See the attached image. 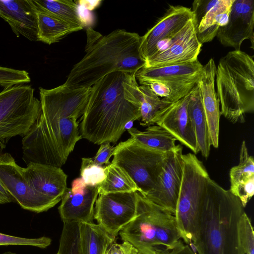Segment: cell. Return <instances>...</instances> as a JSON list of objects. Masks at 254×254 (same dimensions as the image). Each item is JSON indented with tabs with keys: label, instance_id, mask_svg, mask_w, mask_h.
<instances>
[{
	"label": "cell",
	"instance_id": "cell-1",
	"mask_svg": "<svg viewBox=\"0 0 254 254\" xmlns=\"http://www.w3.org/2000/svg\"><path fill=\"white\" fill-rule=\"evenodd\" d=\"M135 74L112 72L91 87L80 126L82 138L98 145L116 143L128 123L141 119Z\"/></svg>",
	"mask_w": 254,
	"mask_h": 254
},
{
	"label": "cell",
	"instance_id": "cell-2",
	"mask_svg": "<svg viewBox=\"0 0 254 254\" xmlns=\"http://www.w3.org/2000/svg\"><path fill=\"white\" fill-rule=\"evenodd\" d=\"M141 42L137 33L123 29L101 35L86 46V54L73 65L63 84L71 89L89 88L112 72L136 74L146 63Z\"/></svg>",
	"mask_w": 254,
	"mask_h": 254
},
{
	"label": "cell",
	"instance_id": "cell-3",
	"mask_svg": "<svg viewBox=\"0 0 254 254\" xmlns=\"http://www.w3.org/2000/svg\"><path fill=\"white\" fill-rule=\"evenodd\" d=\"M239 200L210 178L202 201L193 246L198 254H245L238 235L245 212Z\"/></svg>",
	"mask_w": 254,
	"mask_h": 254
},
{
	"label": "cell",
	"instance_id": "cell-4",
	"mask_svg": "<svg viewBox=\"0 0 254 254\" xmlns=\"http://www.w3.org/2000/svg\"><path fill=\"white\" fill-rule=\"evenodd\" d=\"M220 114L234 124L254 112V61L245 52H228L219 61L215 75Z\"/></svg>",
	"mask_w": 254,
	"mask_h": 254
},
{
	"label": "cell",
	"instance_id": "cell-5",
	"mask_svg": "<svg viewBox=\"0 0 254 254\" xmlns=\"http://www.w3.org/2000/svg\"><path fill=\"white\" fill-rule=\"evenodd\" d=\"M119 233L138 254H167L182 242L175 215L139 192L136 216Z\"/></svg>",
	"mask_w": 254,
	"mask_h": 254
},
{
	"label": "cell",
	"instance_id": "cell-6",
	"mask_svg": "<svg viewBox=\"0 0 254 254\" xmlns=\"http://www.w3.org/2000/svg\"><path fill=\"white\" fill-rule=\"evenodd\" d=\"M75 118L47 119L38 116L22 138V159L26 164L38 163L61 168L76 142L79 134Z\"/></svg>",
	"mask_w": 254,
	"mask_h": 254
},
{
	"label": "cell",
	"instance_id": "cell-7",
	"mask_svg": "<svg viewBox=\"0 0 254 254\" xmlns=\"http://www.w3.org/2000/svg\"><path fill=\"white\" fill-rule=\"evenodd\" d=\"M183 173L175 217L181 239L190 245L195 239L201 205L210 177L194 154H183Z\"/></svg>",
	"mask_w": 254,
	"mask_h": 254
},
{
	"label": "cell",
	"instance_id": "cell-8",
	"mask_svg": "<svg viewBox=\"0 0 254 254\" xmlns=\"http://www.w3.org/2000/svg\"><path fill=\"white\" fill-rule=\"evenodd\" d=\"M28 85H17L0 92V155L9 139L25 136L41 112L40 100Z\"/></svg>",
	"mask_w": 254,
	"mask_h": 254
},
{
	"label": "cell",
	"instance_id": "cell-9",
	"mask_svg": "<svg viewBox=\"0 0 254 254\" xmlns=\"http://www.w3.org/2000/svg\"><path fill=\"white\" fill-rule=\"evenodd\" d=\"M167 153L144 147L130 137L115 147L112 163L124 170L145 196L154 187Z\"/></svg>",
	"mask_w": 254,
	"mask_h": 254
},
{
	"label": "cell",
	"instance_id": "cell-10",
	"mask_svg": "<svg viewBox=\"0 0 254 254\" xmlns=\"http://www.w3.org/2000/svg\"><path fill=\"white\" fill-rule=\"evenodd\" d=\"M203 65L197 60L194 62L159 67H143L135 76L141 85L153 82L165 84L170 90L173 102L189 94L197 83Z\"/></svg>",
	"mask_w": 254,
	"mask_h": 254
},
{
	"label": "cell",
	"instance_id": "cell-11",
	"mask_svg": "<svg viewBox=\"0 0 254 254\" xmlns=\"http://www.w3.org/2000/svg\"><path fill=\"white\" fill-rule=\"evenodd\" d=\"M138 191L99 194L94 207V219L111 236L119 232L135 217Z\"/></svg>",
	"mask_w": 254,
	"mask_h": 254
},
{
	"label": "cell",
	"instance_id": "cell-12",
	"mask_svg": "<svg viewBox=\"0 0 254 254\" xmlns=\"http://www.w3.org/2000/svg\"><path fill=\"white\" fill-rule=\"evenodd\" d=\"M91 87L69 89L64 84L52 89L39 88L41 112L47 119H78L87 104Z\"/></svg>",
	"mask_w": 254,
	"mask_h": 254
},
{
	"label": "cell",
	"instance_id": "cell-13",
	"mask_svg": "<svg viewBox=\"0 0 254 254\" xmlns=\"http://www.w3.org/2000/svg\"><path fill=\"white\" fill-rule=\"evenodd\" d=\"M21 168L9 153L0 155V180L14 202L22 208L36 213L46 211L54 207L30 186L22 174Z\"/></svg>",
	"mask_w": 254,
	"mask_h": 254
},
{
	"label": "cell",
	"instance_id": "cell-14",
	"mask_svg": "<svg viewBox=\"0 0 254 254\" xmlns=\"http://www.w3.org/2000/svg\"><path fill=\"white\" fill-rule=\"evenodd\" d=\"M183 155L180 145L167 153L154 187L144 196L175 215L183 173Z\"/></svg>",
	"mask_w": 254,
	"mask_h": 254
},
{
	"label": "cell",
	"instance_id": "cell-15",
	"mask_svg": "<svg viewBox=\"0 0 254 254\" xmlns=\"http://www.w3.org/2000/svg\"><path fill=\"white\" fill-rule=\"evenodd\" d=\"M202 46L196 36L193 17L181 32L145 60L144 66L159 67L194 62L198 60Z\"/></svg>",
	"mask_w": 254,
	"mask_h": 254
},
{
	"label": "cell",
	"instance_id": "cell-16",
	"mask_svg": "<svg viewBox=\"0 0 254 254\" xmlns=\"http://www.w3.org/2000/svg\"><path fill=\"white\" fill-rule=\"evenodd\" d=\"M193 17L191 9L189 7L170 5L155 25L141 36L140 50L145 60L181 32Z\"/></svg>",
	"mask_w": 254,
	"mask_h": 254
},
{
	"label": "cell",
	"instance_id": "cell-17",
	"mask_svg": "<svg viewBox=\"0 0 254 254\" xmlns=\"http://www.w3.org/2000/svg\"><path fill=\"white\" fill-rule=\"evenodd\" d=\"M99 185H87L81 178L72 181L71 188L65 190L58 208L64 222H92Z\"/></svg>",
	"mask_w": 254,
	"mask_h": 254
},
{
	"label": "cell",
	"instance_id": "cell-18",
	"mask_svg": "<svg viewBox=\"0 0 254 254\" xmlns=\"http://www.w3.org/2000/svg\"><path fill=\"white\" fill-rule=\"evenodd\" d=\"M254 0H234L228 22L219 27L216 37L221 44L240 50L242 43L249 39L254 47Z\"/></svg>",
	"mask_w": 254,
	"mask_h": 254
},
{
	"label": "cell",
	"instance_id": "cell-19",
	"mask_svg": "<svg viewBox=\"0 0 254 254\" xmlns=\"http://www.w3.org/2000/svg\"><path fill=\"white\" fill-rule=\"evenodd\" d=\"M190 93L159 111L151 121L164 128L194 154L198 151L195 132L188 112Z\"/></svg>",
	"mask_w": 254,
	"mask_h": 254
},
{
	"label": "cell",
	"instance_id": "cell-20",
	"mask_svg": "<svg viewBox=\"0 0 254 254\" xmlns=\"http://www.w3.org/2000/svg\"><path fill=\"white\" fill-rule=\"evenodd\" d=\"M21 170L30 186L54 206L61 200L67 188V176L61 168L30 162Z\"/></svg>",
	"mask_w": 254,
	"mask_h": 254
},
{
	"label": "cell",
	"instance_id": "cell-21",
	"mask_svg": "<svg viewBox=\"0 0 254 254\" xmlns=\"http://www.w3.org/2000/svg\"><path fill=\"white\" fill-rule=\"evenodd\" d=\"M216 66L213 59L203 65L197 81L200 90L203 107L206 117L211 145L219 146V122L221 116L220 103L215 89Z\"/></svg>",
	"mask_w": 254,
	"mask_h": 254
},
{
	"label": "cell",
	"instance_id": "cell-22",
	"mask_svg": "<svg viewBox=\"0 0 254 254\" xmlns=\"http://www.w3.org/2000/svg\"><path fill=\"white\" fill-rule=\"evenodd\" d=\"M0 17L17 37L37 41L36 13L31 0H0Z\"/></svg>",
	"mask_w": 254,
	"mask_h": 254
},
{
	"label": "cell",
	"instance_id": "cell-23",
	"mask_svg": "<svg viewBox=\"0 0 254 254\" xmlns=\"http://www.w3.org/2000/svg\"><path fill=\"white\" fill-rule=\"evenodd\" d=\"M229 175V190L245 207L254 194V160L248 153L245 141L241 146L239 163L231 169Z\"/></svg>",
	"mask_w": 254,
	"mask_h": 254
},
{
	"label": "cell",
	"instance_id": "cell-24",
	"mask_svg": "<svg viewBox=\"0 0 254 254\" xmlns=\"http://www.w3.org/2000/svg\"><path fill=\"white\" fill-rule=\"evenodd\" d=\"M188 112L195 132L198 151L207 159L209 155L211 145L197 82L190 93Z\"/></svg>",
	"mask_w": 254,
	"mask_h": 254
},
{
	"label": "cell",
	"instance_id": "cell-25",
	"mask_svg": "<svg viewBox=\"0 0 254 254\" xmlns=\"http://www.w3.org/2000/svg\"><path fill=\"white\" fill-rule=\"evenodd\" d=\"M234 1L218 0L195 24L196 36L200 43L211 41L216 36L219 27L227 24Z\"/></svg>",
	"mask_w": 254,
	"mask_h": 254
},
{
	"label": "cell",
	"instance_id": "cell-26",
	"mask_svg": "<svg viewBox=\"0 0 254 254\" xmlns=\"http://www.w3.org/2000/svg\"><path fill=\"white\" fill-rule=\"evenodd\" d=\"M35 10L38 41L51 45L59 42L72 32L83 29L82 27L69 24L43 11L36 8Z\"/></svg>",
	"mask_w": 254,
	"mask_h": 254
},
{
	"label": "cell",
	"instance_id": "cell-27",
	"mask_svg": "<svg viewBox=\"0 0 254 254\" xmlns=\"http://www.w3.org/2000/svg\"><path fill=\"white\" fill-rule=\"evenodd\" d=\"M131 138L140 145L153 150L168 153L177 146L176 139L164 128L152 125L144 131L131 127L127 129Z\"/></svg>",
	"mask_w": 254,
	"mask_h": 254
},
{
	"label": "cell",
	"instance_id": "cell-28",
	"mask_svg": "<svg viewBox=\"0 0 254 254\" xmlns=\"http://www.w3.org/2000/svg\"><path fill=\"white\" fill-rule=\"evenodd\" d=\"M79 229L81 254H105L116 239L93 222L79 223Z\"/></svg>",
	"mask_w": 254,
	"mask_h": 254
},
{
	"label": "cell",
	"instance_id": "cell-29",
	"mask_svg": "<svg viewBox=\"0 0 254 254\" xmlns=\"http://www.w3.org/2000/svg\"><path fill=\"white\" fill-rule=\"evenodd\" d=\"M34 7L69 24L83 28L78 5L71 0H31Z\"/></svg>",
	"mask_w": 254,
	"mask_h": 254
},
{
	"label": "cell",
	"instance_id": "cell-30",
	"mask_svg": "<svg viewBox=\"0 0 254 254\" xmlns=\"http://www.w3.org/2000/svg\"><path fill=\"white\" fill-rule=\"evenodd\" d=\"M106 177L99 186V194L138 191L135 184L121 168L113 163L105 167Z\"/></svg>",
	"mask_w": 254,
	"mask_h": 254
},
{
	"label": "cell",
	"instance_id": "cell-31",
	"mask_svg": "<svg viewBox=\"0 0 254 254\" xmlns=\"http://www.w3.org/2000/svg\"><path fill=\"white\" fill-rule=\"evenodd\" d=\"M139 89L140 93V124L143 126H150L156 114L171 102L157 96L148 85H141L139 86Z\"/></svg>",
	"mask_w": 254,
	"mask_h": 254
},
{
	"label": "cell",
	"instance_id": "cell-32",
	"mask_svg": "<svg viewBox=\"0 0 254 254\" xmlns=\"http://www.w3.org/2000/svg\"><path fill=\"white\" fill-rule=\"evenodd\" d=\"M58 254H81L78 222H64Z\"/></svg>",
	"mask_w": 254,
	"mask_h": 254
},
{
	"label": "cell",
	"instance_id": "cell-33",
	"mask_svg": "<svg viewBox=\"0 0 254 254\" xmlns=\"http://www.w3.org/2000/svg\"><path fill=\"white\" fill-rule=\"evenodd\" d=\"M80 176L87 185H99L105 179V167L95 163L93 158H82Z\"/></svg>",
	"mask_w": 254,
	"mask_h": 254
},
{
	"label": "cell",
	"instance_id": "cell-34",
	"mask_svg": "<svg viewBox=\"0 0 254 254\" xmlns=\"http://www.w3.org/2000/svg\"><path fill=\"white\" fill-rule=\"evenodd\" d=\"M238 235L245 254H254V233L250 219L245 212L238 224Z\"/></svg>",
	"mask_w": 254,
	"mask_h": 254
},
{
	"label": "cell",
	"instance_id": "cell-35",
	"mask_svg": "<svg viewBox=\"0 0 254 254\" xmlns=\"http://www.w3.org/2000/svg\"><path fill=\"white\" fill-rule=\"evenodd\" d=\"M30 81L29 73L25 70L0 66V85L4 89Z\"/></svg>",
	"mask_w": 254,
	"mask_h": 254
},
{
	"label": "cell",
	"instance_id": "cell-36",
	"mask_svg": "<svg viewBox=\"0 0 254 254\" xmlns=\"http://www.w3.org/2000/svg\"><path fill=\"white\" fill-rule=\"evenodd\" d=\"M51 242L52 240L47 237L29 239L10 236L0 233V246L25 245L34 246L44 249L50 245Z\"/></svg>",
	"mask_w": 254,
	"mask_h": 254
},
{
	"label": "cell",
	"instance_id": "cell-37",
	"mask_svg": "<svg viewBox=\"0 0 254 254\" xmlns=\"http://www.w3.org/2000/svg\"><path fill=\"white\" fill-rule=\"evenodd\" d=\"M218 0H196L192 5L195 24H197L204 15L218 2Z\"/></svg>",
	"mask_w": 254,
	"mask_h": 254
},
{
	"label": "cell",
	"instance_id": "cell-38",
	"mask_svg": "<svg viewBox=\"0 0 254 254\" xmlns=\"http://www.w3.org/2000/svg\"><path fill=\"white\" fill-rule=\"evenodd\" d=\"M115 148L109 142L101 144L96 155L93 158L94 163L100 166L104 164H109V159L113 155Z\"/></svg>",
	"mask_w": 254,
	"mask_h": 254
},
{
	"label": "cell",
	"instance_id": "cell-39",
	"mask_svg": "<svg viewBox=\"0 0 254 254\" xmlns=\"http://www.w3.org/2000/svg\"><path fill=\"white\" fill-rule=\"evenodd\" d=\"M105 254H138V251L127 241H124L122 244L114 242L109 245Z\"/></svg>",
	"mask_w": 254,
	"mask_h": 254
},
{
	"label": "cell",
	"instance_id": "cell-40",
	"mask_svg": "<svg viewBox=\"0 0 254 254\" xmlns=\"http://www.w3.org/2000/svg\"><path fill=\"white\" fill-rule=\"evenodd\" d=\"M167 254H195L191 246L182 242Z\"/></svg>",
	"mask_w": 254,
	"mask_h": 254
},
{
	"label": "cell",
	"instance_id": "cell-41",
	"mask_svg": "<svg viewBox=\"0 0 254 254\" xmlns=\"http://www.w3.org/2000/svg\"><path fill=\"white\" fill-rule=\"evenodd\" d=\"M14 202L12 196L0 180V204Z\"/></svg>",
	"mask_w": 254,
	"mask_h": 254
},
{
	"label": "cell",
	"instance_id": "cell-42",
	"mask_svg": "<svg viewBox=\"0 0 254 254\" xmlns=\"http://www.w3.org/2000/svg\"><path fill=\"white\" fill-rule=\"evenodd\" d=\"M2 254H16L12 253L11 252H7L4 253Z\"/></svg>",
	"mask_w": 254,
	"mask_h": 254
},
{
	"label": "cell",
	"instance_id": "cell-43",
	"mask_svg": "<svg viewBox=\"0 0 254 254\" xmlns=\"http://www.w3.org/2000/svg\"></svg>",
	"mask_w": 254,
	"mask_h": 254
}]
</instances>
